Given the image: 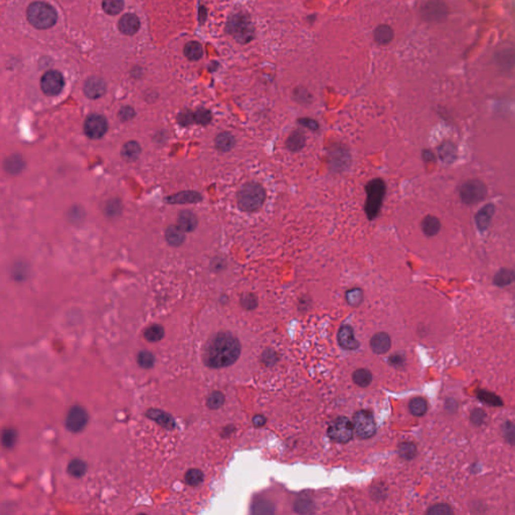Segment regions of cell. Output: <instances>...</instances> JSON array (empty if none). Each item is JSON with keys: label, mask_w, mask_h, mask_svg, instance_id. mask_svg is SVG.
Returning a JSON list of instances; mask_svg holds the SVG:
<instances>
[{"label": "cell", "mask_w": 515, "mask_h": 515, "mask_svg": "<svg viewBox=\"0 0 515 515\" xmlns=\"http://www.w3.org/2000/svg\"><path fill=\"white\" fill-rule=\"evenodd\" d=\"M135 116V112L131 107H124L119 112V118L121 121H129Z\"/></svg>", "instance_id": "816d5d0a"}, {"label": "cell", "mask_w": 515, "mask_h": 515, "mask_svg": "<svg viewBox=\"0 0 515 515\" xmlns=\"http://www.w3.org/2000/svg\"><path fill=\"white\" fill-rule=\"evenodd\" d=\"M449 13V6L444 0H428L421 7V16L427 22H443Z\"/></svg>", "instance_id": "8992f818"}, {"label": "cell", "mask_w": 515, "mask_h": 515, "mask_svg": "<svg viewBox=\"0 0 515 515\" xmlns=\"http://www.w3.org/2000/svg\"><path fill=\"white\" fill-rule=\"evenodd\" d=\"M226 31L241 43H247L254 38L255 30L253 22L245 13H238L231 16L227 22Z\"/></svg>", "instance_id": "5b68a950"}, {"label": "cell", "mask_w": 515, "mask_h": 515, "mask_svg": "<svg viewBox=\"0 0 515 515\" xmlns=\"http://www.w3.org/2000/svg\"><path fill=\"white\" fill-rule=\"evenodd\" d=\"M298 122L303 127L310 129V130H312V131H316L319 129V124L315 120L310 119V118H301L298 120Z\"/></svg>", "instance_id": "f907efd6"}, {"label": "cell", "mask_w": 515, "mask_h": 515, "mask_svg": "<svg viewBox=\"0 0 515 515\" xmlns=\"http://www.w3.org/2000/svg\"><path fill=\"white\" fill-rule=\"evenodd\" d=\"M438 154L444 163L451 164L457 159V148L452 142L445 141L438 148Z\"/></svg>", "instance_id": "ffe728a7"}, {"label": "cell", "mask_w": 515, "mask_h": 515, "mask_svg": "<svg viewBox=\"0 0 515 515\" xmlns=\"http://www.w3.org/2000/svg\"><path fill=\"white\" fill-rule=\"evenodd\" d=\"M137 363L142 368L149 369L153 368L154 363H155V357H154V355L150 351L144 350L139 352L137 356Z\"/></svg>", "instance_id": "8d00e7d4"}, {"label": "cell", "mask_w": 515, "mask_h": 515, "mask_svg": "<svg viewBox=\"0 0 515 515\" xmlns=\"http://www.w3.org/2000/svg\"><path fill=\"white\" fill-rule=\"evenodd\" d=\"M223 403H224V396L221 392L212 393L207 400V405L211 409L220 408L223 405Z\"/></svg>", "instance_id": "60d3db41"}, {"label": "cell", "mask_w": 515, "mask_h": 515, "mask_svg": "<svg viewBox=\"0 0 515 515\" xmlns=\"http://www.w3.org/2000/svg\"><path fill=\"white\" fill-rule=\"evenodd\" d=\"M184 233L178 225H170L165 231L166 241L172 247H179L185 240Z\"/></svg>", "instance_id": "44dd1931"}, {"label": "cell", "mask_w": 515, "mask_h": 515, "mask_svg": "<svg viewBox=\"0 0 515 515\" xmlns=\"http://www.w3.org/2000/svg\"><path fill=\"white\" fill-rule=\"evenodd\" d=\"M353 424L345 417L337 418L328 428V436L338 443L348 442L353 435Z\"/></svg>", "instance_id": "9c48e42d"}, {"label": "cell", "mask_w": 515, "mask_h": 515, "mask_svg": "<svg viewBox=\"0 0 515 515\" xmlns=\"http://www.w3.org/2000/svg\"><path fill=\"white\" fill-rule=\"evenodd\" d=\"M385 184L380 178L372 179L367 184L366 214L369 220H373L378 216L385 194Z\"/></svg>", "instance_id": "277c9868"}, {"label": "cell", "mask_w": 515, "mask_h": 515, "mask_svg": "<svg viewBox=\"0 0 515 515\" xmlns=\"http://www.w3.org/2000/svg\"><path fill=\"white\" fill-rule=\"evenodd\" d=\"M253 512L255 514H273L275 512L274 505L266 500H260L254 504Z\"/></svg>", "instance_id": "f35d334b"}, {"label": "cell", "mask_w": 515, "mask_h": 515, "mask_svg": "<svg viewBox=\"0 0 515 515\" xmlns=\"http://www.w3.org/2000/svg\"><path fill=\"white\" fill-rule=\"evenodd\" d=\"M203 54L202 46L199 42L189 41L184 46V55L190 61H198Z\"/></svg>", "instance_id": "f1b7e54d"}, {"label": "cell", "mask_w": 515, "mask_h": 515, "mask_svg": "<svg viewBox=\"0 0 515 515\" xmlns=\"http://www.w3.org/2000/svg\"><path fill=\"white\" fill-rule=\"evenodd\" d=\"M177 225L185 233H189V231L194 230L197 226V218L193 213L189 211H184L178 216Z\"/></svg>", "instance_id": "d6986e66"}, {"label": "cell", "mask_w": 515, "mask_h": 515, "mask_svg": "<svg viewBox=\"0 0 515 515\" xmlns=\"http://www.w3.org/2000/svg\"><path fill=\"white\" fill-rule=\"evenodd\" d=\"M89 421V416L87 410L80 406H73L66 419V427L69 431L73 433H79L85 429Z\"/></svg>", "instance_id": "7c38bea8"}, {"label": "cell", "mask_w": 515, "mask_h": 515, "mask_svg": "<svg viewBox=\"0 0 515 515\" xmlns=\"http://www.w3.org/2000/svg\"><path fill=\"white\" fill-rule=\"evenodd\" d=\"M353 428L360 439H368L375 434L376 427L373 416L368 410H359L353 417Z\"/></svg>", "instance_id": "ba28073f"}, {"label": "cell", "mask_w": 515, "mask_h": 515, "mask_svg": "<svg viewBox=\"0 0 515 515\" xmlns=\"http://www.w3.org/2000/svg\"><path fill=\"white\" fill-rule=\"evenodd\" d=\"M24 168V160L19 155H11L4 161V169L9 174H18Z\"/></svg>", "instance_id": "4316f807"}, {"label": "cell", "mask_w": 515, "mask_h": 515, "mask_svg": "<svg viewBox=\"0 0 515 515\" xmlns=\"http://www.w3.org/2000/svg\"><path fill=\"white\" fill-rule=\"evenodd\" d=\"M314 509H315L314 502L310 498H308V497H305V496L300 497L295 502V510L298 513H301V514L313 513Z\"/></svg>", "instance_id": "e575fe53"}, {"label": "cell", "mask_w": 515, "mask_h": 515, "mask_svg": "<svg viewBox=\"0 0 515 515\" xmlns=\"http://www.w3.org/2000/svg\"><path fill=\"white\" fill-rule=\"evenodd\" d=\"M487 194L486 185L478 179H471L466 182L460 188V196L462 201L467 205H473L482 201Z\"/></svg>", "instance_id": "52a82bcc"}, {"label": "cell", "mask_w": 515, "mask_h": 515, "mask_svg": "<svg viewBox=\"0 0 515 515\" xmlns=\"http://www.w3.org/2000/svg\"><path fill=\"white\" fill-rule=\"evenodd\" d=\"M485 418H486V414L481 408L474 409L471 414V421L474 425H477V426H481L484 423Z\"/></svg>", "instance_id": "681fc988"}, {"label": "cell", "mask_w": 515, "mask_h": 515, "mask_svg": "<svg viewBox=\"0 0 515 515\" xmlns=\"http://www.w3.org/2000/svg\"><path fill=\"white\" fill-rule=\"evenodd\" d=\"M27 14L30 23L37 30H48L53 28L58 20V14L55 8L41 1L32 3L28 8Z\"/></svg>", "instance_id": "3957f363"}, {"label": "cell", "mask_w": 515, "mask_h": 515, "mask_svg": "<svg viewBox=\"0 0 515 515\" xmlns=\"http://www.w3.org/2000/svg\"><path fill=\"white\" fill-rule=\"evenodd\" d=\"M236 145L235 137L228 132H222L216 138V147L221 152H228Z\"/></svg>", "instance_id": "d4e9b609"}, {"label": "cell", "mask_w": 515, "mask_h": 515, "mask_svg": "<svg viewBox=\"0 0 515 515\" xmlns=\"http://www.w3.org/2000/svg\"><path fill=\"white\" fill-rule=\"evenodd\" d=\"M65 86V79L63 74L58 71L46 72L40 80V88L47 96L59 95Z\"/></svg>", "instance_id": "30bf717a"}, {"label": "cell", "mask_w": 515, "mask_h": 515, "mask_svg": "<svg viewBox=\"0 0 515 515\" xmlns=\"http://www.w3.org/2000/svg\"><path fill=\"white\" fill-rule=\"evenodd\" d=\"M337 340L340 346L347 350L356 349L359 346L358 341L355 338L354 331L349 325H343L337 334Z\"/></svg>", "instance_id": "2e32d148"}, {"label": "cell", "mask_w": 515, "mask_h": 515, "mask_svg": "<svg viewBox=\"0 0 515 515\" xmlns=\"http://www.w3.org/2000/svg\"><path fill=\"white\" fill-rule=\"evenodd\" d=\"M86 135L91 139H100L104 136L108 130V122L102 115H90L84 126Z\"/></svg>", "instance_id": "8fae6325"}, {"label": "cell", "mask_w": 515, "mask_h": 515, "mask_svg": "<svg viewBox=\"0 0 515 515\" xmlns=\"http://www.w3.org/2000/svg\"><path fill=\"white\" fill-rule=\"evenodd\" d=\"M241 354V344L228 332H220L205 347L203 360L211 368H223L234 365Z\"/></svg>", "instance_id": "6da1fadb"}, {"label": "cell", "mask_w": 515, "mask_h": 515, "mask_svg": "<svg viewBox=\"0 0 515 515\" xmlns=\"http://www.w3.org/2000/svg\"><path fill=\"white\" fill-rule=\"evenodd\" d=\"M423 156H424V159L427 160V161L435 160V158H434V157H435V156H434V154H433L430 150H426V151H424Z\"/></svg>", "instance_id": "11a10c76"}, {"label": "cell", "mask_w": 515, "mask_h": 515, "mask_svg": "<svg viewBox=\"0 0 515 515\" xmlns=\"http://www.w3.org/2000/svg\"><path fill=\"white\" fill-rule=\"evenodd\" d=\"M390 364L395 366V367H400L404 364V358L402 355H399V354H396L394 356H392L390 358Z\"/></svg>", "instance_id": "db71d44e"}, {"label": "cell", "mask_w": 515, "mask_h": 515, "mask_svg": "<svg viewBox=\"0 0 515 515\" xmlns=\"http://www.w3.org/2000/svg\"><path fill=\"white\" fill-rule=\"evenodd\" d=\"M16 432L12 429H6L2 433V443L6 448H11L16 442Z\"/></svg>", "instance_id": "f6af8a7d"}, {"label": "cell", "mask_w": 515, "mask_h": 515, "mask_svg": "<svg viewBox=\"0 0 515 515\" xmlns=\"http://www.w3.org/2000/svg\"><path fill=\"white\" fill-rule=\"evenodd\" d=\"M193 119H194L195 122L198 123V124H201V125H207V124H209V123L211 122V120H212V115H211V112H209L208 110L201 109V110H198V111L195 112Z\"/></svg>", "instance_id": "c3c4849f"}, {"label": "cell", "mask_w": 515, "mask_h": 515, "mask_svg": "<svg viewBox=\"0 0 515 515\" xmlns=\"http://www.w3.org/2000/svg\"><path fill=\"white\" fill-rule=\"evenodd\" d=\"M364 299L363 291L360 289H352L346 293V300L351 306H358Z\"/></svg>", "instance_id": "b9f144b4"}, {"label": "cell", "mask_w": 515, "mask_h": 515, "mask_svg": "<svg viewBox=\"0 0 515 515\" xmlns=\"http://www.w3.org/2000/svg\"><path fill=\"white\" fill-rule=\"evenodd\" d=\"M266 200V191L264 187L256 183L245 184L238 192V205L246 213H254L259 211Z\"/></svg>", "instance_id": "7a4b0ae2"}, {"label": "cell", "mask_w": 515, "mask_h": 515, "mask_svg": "<svg viewBox=\"0 0 515 515\" xmlns=\"http://www.w3.org/2000/svg\"><path fill=\"white\" fill-rule=\"evenodd\" d=\"M353 381L362 388H367L372 381V373L367 368H359L352 375Z\"/></svg>", "instance_id": "83f0119b"}, {"label": "cell", "mask_w": 515, "mask_h": 515, "mask_svg": "<svg viewBox=\"0 0 515 515\" xmlns=\"http://www.w3.org/2000/svg\"><path fill=\"white\" fill-rule=\"evenodd\" d=\"M124 7V0H103V9L109 15L119 14Z\"/></svg>", "instance_id": "836d02e7"}, {"label": "cell", "mask_w": 515, "mask_h": 515, "mask_svg": "<svg viewBox=\"0 0 515 515\" xmlns=\"http://www.w3.org/2000/svg\"><path fill=\"white\" fill-rule=\"evenodd\" d=\"M477 398L480 401L484 402L485 404H487L489 405H492V406H499V405H503L501 399L498 396H496L493 393L487 392V391H483V390L478 391L477 392Z\"/></svg>", "instance_id": "d590c367"}, {"label": "cell", "mask_w": 515, "mask_h": 515, "mask_svg": "<svg viewBox=\"0 0 515 515\" xmlns=\"http://www.w3.org/2000/svg\"><path fill=\"white\" fill-rule=\"evenodd\" d=\"M495 213V207L491 203L486 204L476 215L475 221L476 225L480 230H486L491 223L493 215Z\"/></svg>", "instance_id": "ac0fdd59"}, {"label": "cell", "mask_w": 515, "mask_h": 515, "mask_svg": "<svg viewBox=\"0 0 515 515\" xmlns=\"http://www.w3.org/2000/svg\"><path fill=\"white\" fill-rule=\"evenodd\" d=\"M241 304L246 310H253L258 306V299L254 294L248 293L242 297Z\"/></svg>", "instance_id": "bcb514c9"}, {"label": "cell", "mask_w": 515, "mask_h": 515, "mask_svg": "<svg viewBox=\"0 0 515 515\" xmlns=\"http://www.w3.org/2000/svg\"><path fill=\"white\" fill-rule=\"evenodd\" d=\"M141 153V147L139 143L135 141H129L127 142L122 150H121V155L126 161H134L136 160Z\"/></svg>", "instance_id": "603a6c76"}, {"label": "cell", "mask_w": 515, "mask_h": 515, "mask_svg": "<svg viewBox=\"0 0 515 515\" xmlns=\"http://www.w3.org/2000/svg\"><path fill=\"white\" fill-rule=\"evenodd\" d=\"M422 229L426 236L434 237L439 234L441 222L434 216H427L422 221Z\"/></svg>", "instance_id": "7402d4cb"}, {"label": "cell", "mask_w": 515, "mask_h": 515, "mask_svg": "<svg viewBox=\"0 0 515 515\" xmlns=\"http://www.w3.org/2000/svg\"><path fill=\"white\" fill-rule=\"evenodd\" d=\"M392 341L388 333L378 332L372 336L370 340V346L375 354H383L388 352L391 348Z\"/></svg>", "instance_id": "e0dca14e"}, {"label": "cell", "mask_w": 515, "mask_h": 515, "mask_svg": "<svg viewBox=\"0 0 515 515\" xmlns=\"http://www.w3.org/2000/svg\"><path fill=\"white\" fill-rule=\"evenodd\" d=\"M305 135L300 130H296L291 133L286 141V146L290 151H300L305 146Z\"/></svg>", "instance_id": "484cf974"}, {"label": "cell", "mask_w": 515, "mask_h": 515, "mask_svg": "<svg viewBox=\"0 0 515 515\" xmlns=\"http://www.w3.org/2000/svg\"><path fill=\"white\" fill-rule=\"evenodd\" d=\"M106 213L109 217L115 218L121 213V203L117 199H112L106 205Z\"/></svg>", "instance_id": "7dc6e473"}, {"label": "cell", "mask_w": 515, "mask_h": 515, "mask_svg": "<svg viewBox=\"0 0 515 515\" xmlns=\"http://www.w3.org/2000/svg\"><path fill=\"white\" fill-rule=\"evenodd\" d=\"M514 280H515V272H514Z\"/></svg>", "instance_id": "9f6ffc18"}, {"label": "cell", "mask_w": 515, "mask_h": 515, "mask_svg": "<svg viewBox=\"0 0 515 515\" xmlns=\"http://www.w3.org/2000/svg\"><path fill=\"white\" fill-rule=\"evenodd\" d=\"M266 418L262 415H257L254 417L253 419V424L256 426V427H263L265 424H266Z\"/></svg>", "instance_id": "f5cc1de1"}, {"label": "cell", "mask_w": 515, "mask_h": 515, "mask_svg": "<svg viewBox=\"0 0 515 515\" xmlns=\"http://www.w3.org/2000/svg\"><path fill=\"white\" fill-rule=\"evenodd\" d=\"M85 95L89 99H99L104 96L106 93V84L101 78L98 76H92L88 79L84 85Z\"/></svg>", "instance_id": "5bb4252c"}, {"label": "cell", "mask_w": 515, "mask_h": 515, "mask_svg": "<svg viewBox=\"0 0 515 515\" xmlns=\"http://www.w3.org/2000/svg\"><path fill=\"white\" fill-rule=\"evenodd\" d=\"M503 434L506 442L515 446V425L511 422H506L503 426Z\"/></svg>", "instance_id": "7bdbcfd3"}, {"label": "cell", "mask_w": 515, "mask_h": 515, "mask_svg": "<svg viewBox=\"0 0 515 515\" xmlns=\"http://www.w3.org/2000/svg\"><path fill=\"white\" fill-rule=\"evenodd\" d=\"M428 405L427 402L422 398H415L409 403L410 413L416 417H422L427 413Z\"/></svg>", "instance_id": "1f68e13d"}, {"label": "cell", "mask_w": 515, "mask_h": 515, "mask_svg": "<svg viewBox=\"0 0 515 515\" xmlns=\"http://www.w3.org/2000/svg\"><path fill=\"white\" fill-rule=\"evenodd\" d=\"M140 29V20L137 15L127 13L119 20V30L125 36H133Z\"/></svg>", "instance_id": "9a60e30c"}, {"label": "cell", "mask_w": 515, "mask_h": 515, "mask_svg": "<svg viewBox=\"0 0 515 515\" xmlns=\"http://www.w3.org/2000/svg\"><path fill=\"white\" fill-rule=\"evenodd\" d=\"M514 280V272L508 269H501L494 277V284L498 287H504L511 284Z\"/></svg>", "instance_id": "d6a6232c"}, {"label": "cell", "mask_w": 515, "mask_h": 515, "mask_svg": "<svg viewBox=\"0 0 515 515\" xmlns=\"http://www.w3.org/2000/svg\"><path fill=\"white\" fill-rule=\"evenodd\" d=\"M394 31L386 24H381L374 31V40L379 44H388L394 38Z\"/></svg>", "instance_id": "cb8c5ba5"}, {"label": "cell", "mask_w": 515, "mask_h": 515, "mask_svg": "<svg viewBox=\"0 0 515 515\" xmlns=\"http://www.w3.org/2000/svg\"><path fill=\"white\" fill-rule=\"evenodd\" d=\"M495 61L502 71H511L515 68V48L513 46L499 48L495 54Z\"/></svg>", "instance_id": "4fadbf2b"}, {"label": "cell", "mask_w": 515, "mask_h": 515, "mask_svg": "<svg viewBox=\"0 0 515 515\" xmlns=\"http://www.w3.org/2000/svg\"><path fill=\"white\" fill-rule=\"evenodd\" d=\"M68 472L75 478H81L87 472L86 463L80 459H74L68 466Z\"/></svg>", "instance_id": "4dcf8cb0"}, {"label": "cell", "mask_w": 515, "mask_h": 515, "mask_svg": "<svg viewBox=\"0 0 515 515\" xmlns=\"http://www.w3.org/2000/svg\"><path fill=\"white\" fill-rule=\"evenodd\" d=\"M185 482L190 486H197L203 481V473L199 469H190L185 474Z\"/></svg>", "instance_id": "ab89813d"}, {"label": "cell", "mask_w": 515, "mask_h": 515, "mask_svg": "<svg viewBox=\"0 0 515 515\" xmlns=\"http://www.w3.org/2000/svg\"><path fill=\"white\" fill-rule=\"evenodd\" d=\"M399 453H400V456L402 458H404L405 460H410V459H413L416 456V454H417V447L413 443L405 442V443L400 445Z\"/></svg>", "instance_id": "74e56055"}, {"label": "cell", "mask_w": 515, "mask_h": 515, "mask_svg": "<svg viewBox=\"0 0 515 515\" xmlns=\"http://www.w3.org/2000/svg\"><path fill=\"white\" fill-rule=\"evenodd\" d=\"M427 513L430 515H450L453 514V510L447 504H436L432 506Z\"/></svg>", "instance_id": "ee69618b"}, {"label": "cell", "mask_w": 515, "mask_h": 515, "mask_svg": "<svg viewBox=\"0 0 515 515\" xmlns=\"http://www.w3.org/2000/svg\"><path fill=\"white\" fill-rule=\"evenodd\" d=\"M164 336V328L159 324H153L149 326L145 332H144V337L147 341L150 342H157L161 340Z\"/></svg>", "instance_id": "f546056e"}]
</instances>
